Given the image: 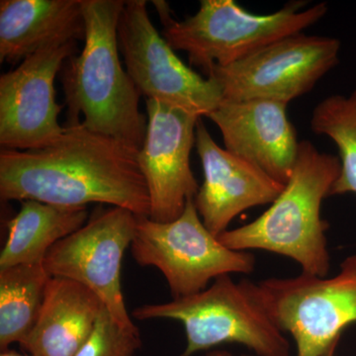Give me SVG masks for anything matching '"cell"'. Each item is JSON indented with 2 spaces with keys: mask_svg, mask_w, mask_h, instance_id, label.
<instances>
[{
  "mask_svg": "<svg viewBox=\"0 0 356 356\" xmlns=\"http://www.w3.org/2000/svg\"><path fill=\"white\" fill-rule=\"evenodd\" d=\"M126 1L83 0L84 47L64 72L69 125L81 123L140 149L147 118L140 111V93L119 56L118 27Z\"/></svg>",
  "mask_w": 356,
  "mask_h": 356,
  "instance_id": "cell-2",
  "label": "cell"
},
{
  "mask_svg": "<svg viewBox=\"0 0 356 356\" xmlns=\"http://www.w3.org/2000/svg\"><path fill=\"white\" fill-rule=\"evenodd\" d=\"M339 172L337 156L302 140L291 177L280 195L254 221L221 234L220 242L240 252L259 250L284 255L299 264L302 273L325 277L331 269L325 236L329 224L322 219L321 209Z\"/></svg>",
  "mask_w": 356,
  "mask_h": 356,
  "instance_id": "cell-3",
  "label": "cell"
},
{
  "mask_svg": "<svg viewBox=\"0 0 356 356\" xmlns=\"http://www.w3.org/2000/svg\"><path fill=\"white\" fill-rule=\"evenodd\" d=\"M51 276L43 264L0 269V350L21 343L36 324Z\"/></svg>",
  "mask_w": 356,
  "mask_h": 356,
  "instance_id": "cell-18",
  "label": "cell"
},
{
  "mask_svg": "<svg viewBox=\"0 0 356 356\" xmlns=\"http://www.w3.org/2000/svg\"><path fill=\"white\" fill-rule=\"evenodd\" d=\"M118 38L129 76L147 99L199 118L207 117L222 102V89L217 81L187 67L159 35L145 0L126 1Z\"/></svg>",
  "mask_w": 356,
  "mask_h": 356,
  "instance_id": "cell-9",
  "label": "cell"
},
{
  "mask_svg": "<svg viewBox=\"0 0 356 356\" xmlns=\"http://www.w3.org/2000/svg\"><path fill=\"white\" fill-rule=\"evenodd\" d=\"M291 2L276 13L257 15L234 0H202L197 13L184 20L170 17L163 1H154L163 24V38L175 51L188 54L192 65L208 72L225 67L277 40L302 33L327 13L325 2L302 10Z\"/></svg>",
  "mask_w": 356,
  "mask_h": 356,
  "instance_id": "cell-4",
  "label": "cell"
},
{
  "mask_svg": "<svg viewBox=\"0 0 356 356\" xmlns=\"http://www.w3.org/2000/svg\"><path fill=\"white\" fill-rule=\"evenodd\" d=\"M0 356H32L30 355H22V353H17V351L13 350H2L1 353H0Z\"/></svg>",
  "mask_w": 356,
  "mask_h": 356,
  "instance_id": "cell-21",
  "label": "cell"
},
{
  "mask_svg": "<svg viewBox=\"0 0 356 356\" xmlns=\"http://www.w3.org/2000/svg\"><path fill=\"white\" fill-rule=\"evenodd\" d=\"M103 307L83 285L51 277L36 324L21 348L32 356H76L92 334Z\"/></svg>",
  "mask_w": 356,
  "mask_h": 356,
  "instance_id": "cell-16",
  "label": "cell"
},
{
  "mask_svg": "<svg viewBox=\"0 0 356 356\" xmlns=\"http://www.w3.org/2000/svg\"><path fill=\"white\" fill-rule=\"evenodd\" d=\"M287 105L267 99L222 100L207 118L221 131L227 151L286 185L300 145L287 118Z\"/></svg>",
  "mask_w": 356,
  "mask_h": 356,
  "instance_id": "cell-14",
  "label": "cell"
},
{
  "mask_svg": "<svg viewBox=\"0 0 356 356\" xmlns=\"http://www.w3.org/2000/svg\"><path fill=\"white\" fill-rule=\"evenodd\" d=\"M76 49V42L51 44L0 77L1 149H41L65 132L67 126L58 123L55 79Z\"/></svg>",
  "mask_w": 356,
  "mask_h": 356,
  "instance_id": "cell-11",
  "label": "cell"
},
{
  "mask_svg": "<svg viewBox=\"0 0 356 356\" xmlns=\"http://www.w3.org/2000/svg\"><path fill=\"white\" fill-rule=\"evenodd\" d=\"M196 149L204 181L194 198L199 216L213 235L228 231L241 213L273 204L285 185L257 165L218 146L201 120L196 128Z\"/></svg>",
  "mask_w": 356,
  "mask_h": 356,
  "instance_id": "cell-13",
  "label": "cell"
},
{
  "mask_svg": "<svg viewBox=\"0 0 356 356\" xmlns=\"http://www.w3.org/2000/svg\"><path fill=\"white\" fill-rule=\"evenodd\" d=\"M139 151L81 123L67 125L49 146L1 149L0 197L70 208L107 204L149 217L151 203Z\"/></svg>",
  "mask_w": 356,
  "mask_h": 356,
  "instance_id": "cell-1",
  "label": "cell"
},
{
  "mask_svg": "<svg viewBox=\"0 0 356 356\" xmlns=\"http://www.w3.org/2000/svg\"><path fill=\"white\" fill-rule=\"evenodd\" d=\"M138 218L123 208L96 210L81 228L56 243L43 261L51 277L76 281L95 293L115 322L129 331L139 329L126 308L121 269Z\"/></svg>",
  "mask_w": 356,
  "mask_h": 356,
  "instance_id": "cell-10",
  "label": "cell"
},
{
  "mask_svg": "<svg viewBox=\"0 0 356 356\" xmlns=\"http://www.w3.org/2000/svg\"><path fill=\"white\" fill-rule=\"evenodd\" d=\"M337 344H334V346H332V348H330V350H327V353H325V355L323 356H334V353H336Z\"/></svg>",
  "mask_w": 356,
  "mask_h": 356,
  "instance_id": "cell-23",
  "label": "cell"
},
{
  "mask_svg": "<svg viewBox=\"0 0 356 356\" xmlns=\"http://www.w3.org/2000/svg\"><path fill=\"white\" fill-rule=\"evenodd\" d=\"M242 356H257V355H242Z\"/></svg>",
  "mask_w": 356,
  "mask_h": 356,
  "instance_id": "cell-24",
  "label": "cell"
},
{
  "mask_svg": "<svg viewBox=\"0 0 356 356\" xmlns=\"http://www.w3.org/2000/svg\"><path fill=\"white\" fill-rule=\"evenodd\" d=\"M250 291L283 332L291 334L296 356H323L356 323V254L332 277L302 273L296 277L248 280Z\"/></svg>",
  "mask_w": 356,
  "mask_h": 356,
  "instance_id": "cell-6",
  "label": "cell"
},
{
  "mask_svg": "<svg viewBox=\"0 0 356 356\" xmlns=\"http://www.w3.org/2000/svg\"><path fill=\"white\" fill-rule=\"evenodd\" d=\"M205 356H234L231 353L227 350H214L207 353Z\"/></svg>",
  "mask_w": 356,
  "mask_h": 356,
  "instance_id": "cell-22",
  "label": "cell"
},
{
  "mask_svg": "<svg viewBox=\"0 0 356 356\" xmlns=\"http://www.w3.org/2000/svg\"><path fill=\"white\" fill-rule=\"evenodd\" d=\"M86 207L70 208L25 200L7 224L8 236L0 254V269L43 264L54 245L88 222Z\"/></svg>",
  "mask_w": 356,
  "mask_h": 356,
  "instance_id": "cell-17",
  "label": "cell"
},
{
  "mask_svg": "<svg viewBox=\"0 0 356 356\" xmlns=\"http://www.w3.org/2000/svg\"><path fill=\"white\" fill-rule=\"evenodd\" d=\"M131 252L140 266H153L165 276L173 299L205 290L211 280L254 271V255L231 250L206 228L194 199L184 213L166 222L138 218Z\"/></svg>",
  "mask_w": 356,
  "mask_h": 356,
  "instance_id": "cell-7",
  "label": "cell"
},
{
  "mask_svg": "<svg viewBox=\"0 0 356 356\" xmlns=\"http://www.w3.org/2000/svg\"><path fill=\"white\" fill-rule=\"evenodd\" d=\"M146 103L147 134L138 161L149 191V218L170 222L200 188L191 166L200 118L156 100Z\"/></svg>",
  "mask_w": 356,
  "mask_h": 356,
  "instance_id": "cell-12",
  "label": "cell"
},
{
  "mask_svg": "<svg viewBox=\"0 0 356 356\" xmlns=\"http://www.w3.org/2000/svg\"><path fill=\"white\" fill-rule=\"evenodd\" d=\"M140 346V332L121 327L103 307L92 334L76 356H135Z\"/></svg>",
  "mask_w": 356,
  "mask_h": 356,
  "instance_id": "cell-20",
  "label": "cell"
},
{
  "mask_svg": "<svg viewBox=\"0 0 356 356\" xmlns=\"http://www.w3.org/2000/svg\"><path fill=\"white\" fill-rule=\"evenodd\" d=\"M310 125L314 133L334 140L339 149L341 172L331 196L356 194V90L322 100L313 110Z\"/></svg>",
  "mask_w": 356,
  "mask_h": 356,
  "instance_id": "cell-19",
  "label": "cell"
},
{
  "mask_svg": "<svg viewBox=\"0 0 356 356\" xmlns=\"http://www.w3.org/2000/svg\"><path fill=\"white\" fill-rule=\"evenodd\" d=\"M341 42L302 33L262 47L206 76L222 89V100L267 99L289 103L306 95L339 64Z\"/></svg>",
  "mask_w": 356,
  "mask_h": 356,
  "instance_id": "cell-8",
  "label": "cell"
},
{
  "mask_svg": "<svg viewBox=\"0 0 356 356\" xmlns=\"http://www.w3.org/2000/svg\"><path fill=\"white\" fill-rule=\"evenodd\" d=\"M83 0H1L0 62H22L51 44L84 40Z\"/></svg>",
  "mask_w": 356,
  "mask_h": 356,
  "instance_id": "cell-15",
  "label": "cell"
},
{
  "mask_svg": "<svg viewBox=\"0 0 356 356\" xmlns=\"http://www.w3.org/2000/svg\"><path fill=\"white\" fill-rule=\"evenodd\" d=\"M137 320L168 318L181 323L191 356L222 343H238L257 356H289L290 343L255 299L248 280L236 283L231 276L218 277L203 291L168 303L138 307Z\"/></svg>",
  "mask_w": 356,
  "mask_h": 356,
  "instance_id": "cell-5",
  "label": "cell"
}]
</instances>
